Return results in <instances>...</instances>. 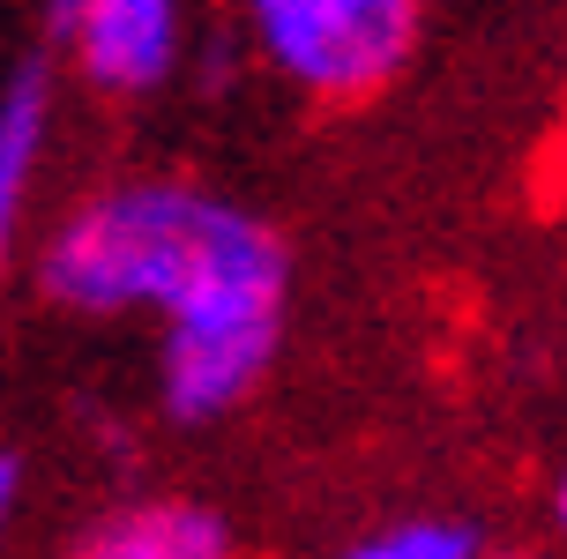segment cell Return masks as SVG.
Returning a JSON list of instances; mask_svg holds the SVG:
<instances>
[{
	"instance_id": "6da1fadb",
	"label": "cell",
	"mask_w": 567,
	"mask_h": 559,
	"mask_svg": "<svg viewBox=\"0 0 567 559\" xmlns=\"http://www.w3.org/2000/svg\"><path fill=\"white\" fill-rule=\"evenodd\" d=\"M38 291L83 321L157 313L165 418L217 425L269 381L284 351L291 247L209 179L127 172L45 231Z\"/></svg>"
},
{
	"instance_id": "7a4b0ae2",
	"label": "cell",
	"mask_w": 567,
	"mask_h": 559,
	"mask_svg": "<svg viewBox=\"0 0 567 559\" xmlns=\"http://www.w3.org/2000/svg\"><path fill=\"white\" fill-rule=\"evenodd\" d=\"M247 38L284 90L307 105L359 112L411 75L425 15L411 0H255Z\"/></svg>"
},
{
	"instance_id": "3957f363",
	"label": "cell",
	"mask_w": 567,
	"mask_h": 559,
	"mask_svg": "<svg viewBox=\"0 0 567 559\" xmlns=\"http://www.w3.org/2000/svg\"><path fill=\"white\" fill-rule=\"evenodd\" d=\"M53 45L97 97L142 105L179 75L187 15L172 0H68L53 8Z\"/></svg>"
},
{
	"instance_id": "277c9868",
	"label": "cell",
	"mask_w": 567,
	"mask_h": 559,
	"mask_svg": "<svg viewBox=\"0 0 567 559\" xmlns=\"http://www.w3.org/2000/svg\"><path fill=\"white\" fill-rule=\"evenodd\" d=\"M60 559H247L239 530L202 500H135L90 522Z\"/></svg>"
},
{
	"instance_id": "5b68a950",
	"label": "cell",
	"mask_w": 567,
	"mask_h": 559,
	"mask_svg": "<svg viewBox=\"0 0 567 559\" xmlns=\"http://www.w3.org/2000/svg\"><path fill=\"white\" fill-rule=\"evenodd\" d=\"M53 60L30 53L8 68L0 83V269L23 239V217H30V195H38V172H45V142H53Z\"/></svg>"
},
{
	"instance_id": "8992f818",
	"label": "cell",
	"mask_w": 567,
	"mask_h": 559,
	"mask_svg": "<svg viewBox=\"0 0 567 559\" xmlns=\"http://www.w3.org/2000/svg\"><path fill=\"white\" fill-rule=\"evenodd\" d=\"M478 552L485 545L463 515H396V522L343 545V559H478Z\"/></svg>"
},
{
	"instance_id": "52a82bcc",
	"label": "cell",
	"mask_w": 567,
	"mask_h": 559,
	"mask_svg": "<svg viewBox=\"0 0 567 559\" xmlns=\"http://www.w3.org/2000/svg\"><path fill=\"white\" fill-rule=\"evenodd\" d=\"M16 507H23V455L0 447V537H8V522H16Z\"/></svg>"
},
{
	"instance_id": "ba28073f",
	"label": "cell",
	"mask_w": 567,
	"mask_h": 559,
	"mask_svg": "<svg viewBox=\"0 0 567 559\" xmlns=\"http://www.w3.org/2000/svg\"><path fill=\"white\" fill-rule=\"evenodd\" d=\"M478 559H538V552H478Z\"/></svg>"
}]
</instances>
